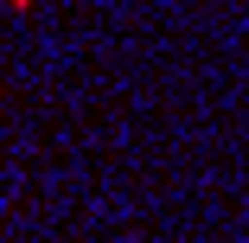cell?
<instances>
[{
	"label": "cell",
	"instance_id": "6da1fadb",
	"mask_svg": "<svg viewBox=\"0 0 249 243\" xmlns=\"http://www.w3.org/2000/svg\"><path fill=\"white\" fill-rule=\"evenodd\" d=\"M7 7H13V13H32V7H38V0H7Z\"/></svg>",
	"mask_w": 249,
	"mask_h": 243
}]
</instances>
